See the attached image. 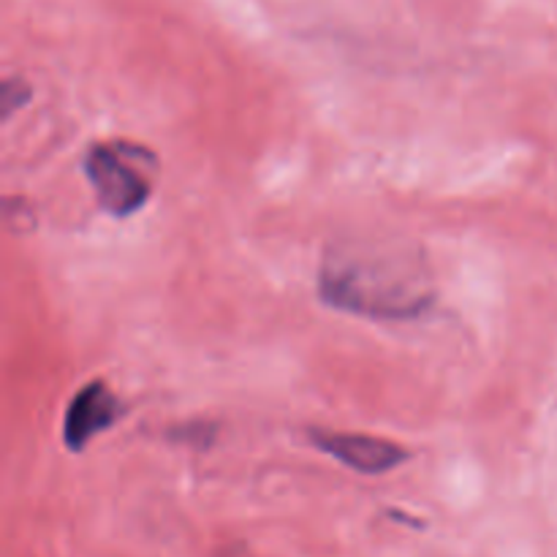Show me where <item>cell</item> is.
Instances as JSON below:
<instances>
[{
	"label": "cell",
	"instance_id": "cell-1",
	"mask_svg": "<svg viewBox=\"0 0 557 557\" xmlns=\"http://www.w3.org/2000/svg\"><path fill=\"white\" fill-rule=\"evenodd\" d=\"M321 297L362 319H417L433 305L428 264L413 248L381 239H346L326 250L319 275Z\"/></svg>",
	"mask_w": 557,
	"mask_h": 557
},
{
	"label": "cell",
	"instance_id": "cell-2",
	"mask_svg": "<svg viewBox=\"0 0 557 557\" xmlns=\"http://www.w3.org/2000/svg\"><path fill=\"white\" fill-rule=\"evenodd\" d=\"M85 172L96 199L109 215L125 218L150 201L158 161L147 147L131 141H103L85 158Z\"/></svg>",
	"mask_w": 557,
	"mask_h": 557
},
{
	"label": "cell",
	"instance_id": "cell-3",
	"mask_svg": "<svg viewBox=\"0 0 557 557\" xmlns=\"http://www.w3.org/2000/svg\"><path fill=\"white\" fill-rule=\"evenodd\" d=\"M313 444L337 462L348 466L351 471L368 473H386L392 468L403 466L408 460V451L403 446L392 444L386 438L375 435H357V433H337V430H313L310 433Z\"/></svg>",
	"mask_w": 557,
	"mask_h": 557
},
{
	"label": "cell",
	"instance_id": "cell-4",
	"mask_svg": "<svg viewBox=\"0 0 557 557\" xmlns=\"http://www.w3.org/2000/svg\"><path fill=\"white\" fill-rule=\"evenodd\" d=\"M120 411H123L120 400L107 384L92 381V384L82 386L65 411L63 441L69 444V449L82 451L87 444H92L103 430L117 422Z\"/></svg>",
	"mask_w": 557,
	"mask_h": 557
}]
</instances>
